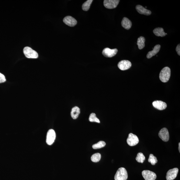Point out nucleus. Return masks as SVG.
<instances>
[{
	"label": "nucleus",
	"mask_w": 180,
	"mask_h": 180,
	"mask_svg": "<svg viewBox=\"0 0 180 180\" xmlns=\"http://www.w3.org/2000/svg\"><path fill=\"white\" fill-rule=\"evenodd\" d=\"M171 74V71L170 68L166 67L163 68L160 72L159 79L162 82H166L170 79Z\"/></svg>",
	"instance_id": "1"
},
{
	"label": "nucleus",
	"mask_w": 180,
	"mask_h": 180,
	"mask_svg": "<svg viewBox=\"0 0 180 180\" xmlns=\"http://www.w3.org/2000/svg\"><path fill=\"white\" fill-rule=\"evenodd\" d=\"M128 178V172L124 168L118 169L115 176V180H126Z\"/></svg>",
	"instance_id": "2"
},
{
	"label": "nucleus",
	"mask_w": 180,
	"mask_h": 180,
	"mask_svg": "<svg viewBox=\"0 0 180 180\" xmlns=\"http://www.w3.org/2000/svg\"><path fill=\"white\" fill-rule=\"evenodd\" d=\"M23 52L24 54L27 58H38V53L29 47H26L24 48Z\"/></svg>",
	"instance_id": "3"
},
{
	"label": "nucleus",
	"mask_w": 180,
	"mask_h": 180,
	"mask_svg": "<svg viewBox=\"0 0 180 180\" xmlns=\"http://www.w3.org/2000/svg\"><path fill=\"white\" fill-rule=\"evenodd\" d=\"M56 133L54 129H50L48 131L46 139V142L49 145L54 143L56 139Z\"/></svg>",
	"instance_id": "4"
},
{
	"label": "nucleus",
	"mask_w": 180,
	"mask_h": 180,
	"mask_svg": "<svg viewBox=\"0 0 180 180\" xmlns=\"http://www.w3.org/2000/svg\"><path fill=\"white\" fill-rule=\"evenodd\" d=\"M139 140L137 136L132 133L129 134L127 139V143L130 146H134L139 143Z\"/></svg>",
	"instance_id": "5"
},
{
	"label": "nucleus",
	"mask_w": 180,
	"mask_h": 180,
	"mask_svg": "<svg viewBox=\"0 0 180 180\" xmlns=\"http://www.w3.org/2000/svg\"><path fill=\"white\" fill-rule=\"evenodd\" d=\"M120 1L119 0H104V5L105 8L111 9L117 7Z\"/></svg>",
	"instance_id": "6"
},
{
	"label": "nucleus",
	"mask_w": 180,
	"mask_h": 180,
	"mask_svg": "<svg viewBox=\"0 0 180 180\" xmlns=\"http://www.w3.org/2000/svg\"><path fill=\"white\" fill-rule=\"evenodd\" d=\"M142 174L146 180H155L157 178L156 174L150 170H143L142 172Z\"/></svg>",
	"instance_id": "7"
},
{
	"label": "nucleus",
	"mask_w": 180,
	"mask_h": 180,
	"mask_svg": "<svg viewBox=\"0 0 180 180\" xmlns=\"http://www.w3.org/2000/svg\"><path fill=\"white\" fill-rule=\"evenodd\" d=\"M117 52V49H111L109 48H106L103 50L102 54L105 57L111 58L115 56Z\"/></svg>",
	"instance_id": "8"
},
{
	"label": "nucleus",
	"mask_w": 180,
	"mask_h": 180,
	"mask_svg": "<svg viewBox=\"0 0 180 180\" xmlns=\"http://www.w3.org/2000/svg\"><path fill=\"white\" fill-rule=\"evenodd\" d=\"M178 172L179 169L177 168H175L169 170L166 174V180H174L177 177Z\"/></svg>",
	"instance_id": "9"
},
{
	"label": "nucleus",
	"mask_w": 180,
	"mask_h": 180,
	"mask_svg": "<svg viewBox=\"0 0 180 180\" xmlns=\"http://www.w3.org/2000/svg\"><path fill=\"white\" fill-rule=\"evenodd\" d=\"M131 65V63L130 61L128 60H122L118 63V67L122 71H125L130 69Z\"/></svg>",
	"instance_id": "10"
},
{
	"label": "nucleus",
	"mask_w": 180,
	"mask_h": 180,
	"mask_svg": "<svg viewBox=\"0 0 180 180\" xmlns=\"http://www.w3.org/2000/svg\"><path fill=\"white\" fill-rule=\"evenodd\" d=\"M159 137L164 142H167L169 140L170 135L168 129L164 128L161 129L159 133Z\"/></svg>",
	"instance_id": "11"
},
{
	"label": "nucleus",
	"mask_w": 180,
	"mask_h": 180,
	"mask_svg": "<svg viewBox=\"0 0 180 180\" xmlns=\"http://www.w3.org/2000/svg\"><path fill=\"white\" fill-rule=\"evenodd\" d=\"M63 22L67 25L73 27L77 23V21L72 16H68L65 17L63 19Z\"/></svg>",
	"instance_id": "12"
},
{
	"label": "nucleus",
	"mask_w": 180,
	"mask_h": 180,
	"mask_svg": "<svg viewBox=\"0 0 180 180\" xmlns=\"http://www.w3.org/2000/svg\"><path fill=\"white\" fill-rule=\"evenodd\" d=\"M153 105L155 108L161 111L166 109L167 107L166 103L161 100L155 101L153 102Z\"/></svg>",
	"instance_id": "13"
},
{
	"label": "nucleus",
	"mask_w": 180,
	"mask_h": 180,
	"mask_svg": "<svg viewBox=\"0 0 180 180\" xmlns=\"http://www.w3.org/2000/svg\"><path fill=\"white\" fill-rule=\"evenodd\" d=\"M136 9L139 14L146 15H150L151 12L150 10H147L141 5H138L136 6Z\"/></svg>",
	"instance_id": "14"
},
{
	"label": "nucleus",
	"mask_w": 180,
	"mask_h": 180,
	"mask_svg": "<svg viewBox=\"0 0 180 180\" xmlns=\"http://www.w3.org/2000/svg\"><path fill=\"white\" fill-rule=\"evenodd\" d=\"M161 47V46L159 45H156L152 51L149 52L148 53L146 56L147 58L150 59L155 56L159 52Z\"/></svg>",
	"instance_id": "15"
},
{
	"label": "nucleus",
	"mask_w": 180,
	"mask_h": 180,
	"mask_svg": "<svg viewBox=\"0 0 180 180\" xmlns=\"http://www.w3.org/2000/svg\"><path fill=\"white\" fill-rule=\"evenodd\" d=\"M121 23L122 27L127 30L130 29L132 25L130 20L126 17L122 19Z\"/></svg>",
	"instance_id": "16"
},
{
	"label": "nucleus",
	"mask_w": 180,
	"mask_h": 180,
	"mask_svg": "<svg viewBox=\"0 0 180 180\" xmlns=\"http://www.w3.org/2000/svg\"><path fill=\"white\" fill-rule=\"evenodd\" d=\"M80 113V109L78 107L75 106L72 109L71 112V115L73 119H77Z\"/></svg>",
	"instance_id": "17"
},
{
	"label": "nucleus",
	"mask_w": 180,
	"mask_h": 180,
	"mask_svg": "<svg viewBox=\"0 0 180 180\" xmlns=\"http://www.w3.org/2000/svg\"><path fill=\"white\" fill-rule=\"evenodd\" d=\"M153 33L157 36L164 37L167 34L164 31L163 28L161 27H158L155 28L153 30Z\"/></svg>",
	"instance_id": "18"
},
{
	"label": "nucleus",
	"mask_w": 180,
	"mask_h": 180,
	"mask_svg": "<svg viewBox=\"0 0 180 180\" xmlns=\"http://www.w3.org/2000/svg\"><path fill=\"white\" fill-rule=\"evenodd\" d=\"M145 41V38L143 36H140L138 38L137 45L139 49H142L144 47Z\"/></svg>",
	"instance_id": "19"
},
{
	"label": "nucleus",
	"mask_w": 180,
	"mask_h": 180,
	"mask_svg": "<svg viewBox=\"0 0 180 180\" xmlns=\"http://www.w3.org/2000/svg\"><path fill=\"white\" fill-rule=\"evenodd\" d=\"M93 1V0H88L85 2L82 5V10L85 11L88 10Z\"/></svg>",
	"instance_id": "20"
},
{
	"label": "nucleus",
	"mask_w": 180,
	"mask_h": 180,
	"mask_svg": "<svg viewBox=\"0 0 180 180\" xmlns=\"http://www.w3.org/2000/svg\"><path fill=\"white\" fill-rule=\"evenodd\" d=\"M101 158V155L100 153H97L92 155L91 159L92 161L97 162L100 161Z\"/></svg>",
	"instance_id": "21"
},
{
	"label": "nucleus",
	"mask_w": 180,
	"mask_h": 180,
	"mask_svg": "<svg viewBox=\"0 0 180 180\" xmlns=\"http://www.w3.org/2000/svg\"><path fill=\"white\" fill-rule=\"evenodd\" d=\"M145 159V157L144 155L142 153H138L137 157H136V161L138 162H139V163H143Z\"/></svg>",
	"instance_id": "22"
},
{
	"label": "nucleus",
	"mask_w": 180,
	"mask_h": 180,
	"mask_svg": "<svg viewBox=\"0 0 180 180\" xmlns=\"http://www.w3.org/2000/svg\"><path fill=\"white\" fill-rule=\"evenodd\" d=\"M106 145V143L104 141H100L98 143L94 144L93 146L94 149H97L102 148L104 147Z\"/></svg>",
	"instance_id": "23"
},
{
	"label": "nucleus",
	"mask_w": 180,
	"mask_h": 180,
	"mask_svg": "<svg viewBox=\"0 0 180 180\" xmlns=\"http://www.w3.org/2000/svg\"><path fill=\"white\" fill-rule=\"evenodd\" d=\"M89 120L90 122H96L100 123V120L96 117L95 114L92 113L90 115Z\"/></svg>",
	"instance_id": "24"
},
{
	"label": "nucleus",
	"mask_w": 180,
	"mask_h": 180,
	"mask_svg": "<svg viewBox=\"0 0 180 180\" xmlns=\"http://www.w3.org/2000/svg\"><path fill=\"white\" fill-rule=\"evenodd\" d=\"M148 161L150 162L152 165H155V164L157 163L158 161L157 157L154 156L153 154H151L149 156Z\"/></svg>",
	"instance_id": "25"
},
{
	"label": "nucleus",
	"mask_w": 180,
	"mask_h": 180,
	"mask_svg": "<svg viewBox=\"0 0 180 180\" xmlns=\"http://www.w3.org/2000/svg\"><path fill=\"white\" fill-rule=\"evenodd\" d=\"M6 80L5 76L0 73V83L5 82Z\"/></svg>",
	"instance_id": "26"
},
{
	"label": "nucleus",
	"mask_w": 180,
	"mask_h": 180,
	"mask_svg": "<svg viewBox=\"0 0 180 180\" xmlns=\"http://www.w3.org/2000/svg\"><path fill=\"white\" fill-rule=\"evenodd\" d=\"M176 50L178 54L179 55V56H180V44H179L177 46L176 49Z\"/></svg>",
	"instance_id": "27"
},
{
	"label": "nucleus",
	"mask_w": 180,
	"mask_h": 180,
	"mask_svg": "<svg viewBox=\"0 0 180 180\" xmlns=\"http://www.w3.org/2000/svg\"><path fill=\"white\" fill-rule=\"evenodd\" d=\"M179 153H180V142H179Z\"/></svg>",
	"instance_id": "28"
},
{
	"label": "nucleus",
	"mask_w": 180,
	"mask_h": 180,
	"mask_svg": "<svg viewBox=\"0 0 180 180\" xmlns=\"http://www.w3.org/2000/svg\"><path fill=\"white\" fill-rule=\"evenodd\" d=\"M147 8V6H146V8Z\"/></svg>",
	"instance_id": "29"
}]
</instances>
